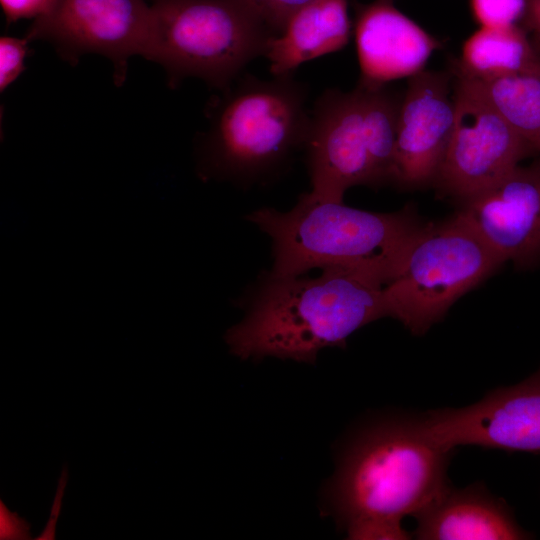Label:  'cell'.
I'll list each match as a JSON object with an SVG mask.
<instances>
[{"label":"cell","instance_id":"6da1fadb","mask_svg":"<svg viewBox=\"0 0 540 540\" xmlns=\"http://www.w3.org/2000/svg\"><path fill=\"white\" fill-rule=\"evenodd\" d=\"M385 285L376 273L354 267L326 268L315 277L264 271L225 341L243 360L314 363L323 349L343 348L355 331L388 317Z\"/></svg>","mask_w":540,"mask_h":540},{"label":"cell","instance_id":"7a4b0ae2","mask_svg":"<svg viewBox=\"0 0 540 540\" xmlns=\"http://www.w3.org/2000/svg\"><path fill=\"white\" fill-rule=\"evenodd\" d=\"M454 450L436 441L420 416H391L359 430L328 489L349 539H411L402 526L449 484Z\"/></svg>","mask_w":540,"mask_h":540},{"label":"cell","instance_id":"3957f363","mask_svg":"<svg viewBox=\"0 0 540 540\" xmlns=\"http://www.w3.org/2000/svg\"><path fill=\"white\" fill-rule=\"evenodd\" d=\"M271 239L273 264L280 275H304L314 268H361L389 283L427 222L413 206L396 212L353 208L343 201L303 193L282 212L259 208L245 216Z\"/></svg>","mask_w":540,"mask_h":540},{"label":"cell","instance_id":"277c9868","mask_svg":"<svg viewBox=\"0 0 540 540\" xmlns=\"http://www.w3.org/2000/svg\"><path fill=\"white\" fill-rule=\"evenodd\" d=\"M307 98L308 85L293 73L238 77L208 106L209 127L196 140L198 176L241 186L277 177L304 149Z\"/></svg>","mask_w":540,"mask_h":540},{"label":"cell","instance_id":"5b68a950","mask_svg":"<svg viewBox=\"0 0 540 540\" xmlns=\"http://www.w3.org/2000/svg\"><path fill=\"white\" fill-rule=\"evenodd\" d=\"M400 100L387 84L360 81L319 96L303 149L311 192L343 201L353 186L391 184Z\"/></svg>","mask_w":540,"mask_h":540},{"label":"cell","instance_id":"8992f818","mask_svg":"<svg viewBox=\"0 0 540 540\" xmlns=\"http://www.w3.org/2000/svg\"><path fill=\"white\" fill-rule=\"evenodd\" d=\"M150 1L149 61L162 66L171 88L196 77L226 90L275 35L244 0Z\"/></svg>","mask_w":540,"mask_h":540},{"label":"cell","instance_id":"52a82bcc","mask_svg":"<svg viewBox=\"0 0 540 540\" xmlns=\"http://www.w3.org/2000/svg\"><path fill=\"white\" fill-rule=\"evenodd\" d=\"M503 264L462 211L427 222L395 277L384 286L388 317L411 334L424 335L459 298Z\"/></svg>","mask_w":540,"mask_h":540},{"label":"cell","instance_id":"ba28073f","mask_svg":"<svg viewBox=\"0 0 540 540\" xmlns=\"http://www.w3.org/2000/svg\"><path fill=\"white\" fill-rule=\"evenodd\" d=\"M24 37L49 42L72 66L85 54L105 56L113 64L115 85L121 86L130 57L149 60L153 13L146 0H57Z\"/></svg>","mask_w":540,"mask_h":540},{"label":"cell","instance_id":"9c48e42d","mask_svg":"<svg viewBox=\"0 0 540 540\" xmlns=\"http://www.w3.org/2000/svg\"><path fill=\"white\" fill-rule=\"evenodd\" d=\"M454 78L455 125L432 186L463 204L535 154L483 97Z\"/></svg>","mask_w":540,"mask_h":540},{"label":"cell","instance_id":"30bf717a","mask_svg":"<svg viewBox=\"0 0 540 540\" xmlns=\"http://www.w3.org/2000/svg\"><path fill=\"white\" fill-rule=\"evenodd\" d=\"M420 417L426 431L450 450L471 445L540 454V367L471 405L429 410Z\"/></svg>","mask_w":540,"mask_h":540},{"label":"cell","instance_id":"8fae6325","mask_svg":"<svg viewBox=\"0 0 540 540\" xmlns=\"http://www.w3.org/2000/svg\"><path fill=\"white\" fill-rule=\"evenodd\" d=\"M451 76L424 69L409 78L399 105L391 178L400 189L433 185L455 125Z\"/></svg>","mask_w":540,"mask_h":540},{"label":"cell","instance_id":"7c38bea8","mask_svg":"<svg viewBox=\"0 0 540 540\" xmlns=\"http://www.w3.org/2000/svg\"><path fill=\"white\" fill-rule=\"evenodd\" d=\"M459 210L504 263L520 270L540 264V159L517 166Z\"/></svg>","mask_w":540,"mask_h":540},{"label":"cell","instance_id":"4fadbf2b","mask_svg":"<svg viewBox=\"0 0 540 540\" xmlns=\"http://www.w3.org/2000/svg\"><path fill=\"white\" fill-rule=\"evenodd\" d=\"M354 36L360 82L386 85L425 69L440 40L398 10L393 0L355 7Z\"/></svg>","mask_w":540,"mask_h":540},{"label":"cell","instance_id":"5bb4252c","mask_svg":"<svg viewBox=\"0 0 540 540\" xmlns=\"http://www.w3.org/2000/svg\"><path fill=\"white\" fill-rule=\"evenodd\" d=\"M413 537L419 540H522L533 535L522 528L509 505L475 483L448 485L413 515Z\"/></svg>","mask_w":540,"mask_h":540},{"label":"cell","instance_id":"9a60e30c","mask_svg":"<svg viewBox=\"0 0 540 540\" xmlns=\"http://www.w3.org/2000/svg\"><path fill=\"white\" fill-rule=\"evenodd\" d=\"M349 0H312L293 13L270 38L265 56L274 76L292 74L301 64L343 49L352 35Z\"/></svg>","mask_w":540,"mask_h":540},{"label":"cell","instance_id":"2e32d148","mask_svg":"<svg viewBox=\"0 0 540 540\" xmlns=\"http://www.w3.org/2000/svg\"><path fill=\"white\" fill-rule=\"evenodd\" d=\"M452 72L473 79L540 72V50L521 25L479 27L463 43Z\"/></svg>","mask_w":540,"mask_h":540},{"label":"cell","instance_id":"e0dca14e","mask_svg":"<svg viewBox=\"0 0 540 540\" xmlns=\"http://www.w3.org/2000/svg\"><path fill=\"white\" fill-rule=\"evenodd\" d=\"M452 74L483 97L540 156V72L491 79Z\"/></svg>","mask_w":540,"mask_h":540},{"label":"cell","instance_id":"ac0fdd59","mask_svg":"<svg viewBox=\"0 0 540 540\" xmlns=\"http://www.w3.org/2000/svg\"><path fill=\"white\" fill-rule=\"evenodd\" d=\"M527 0H470V9L479 27L521 25Z\"/></svg>","mask_w":540,"mask_h":540},{"label":"cell","instance_id":"d6986e66","mask_svg":"<svg viewBox=\"0 0 540 540\" xmlns=\"http://www.w3.org/2000/svg\"><path fill=\"white\" fill-rule=\"evenodd\" d=\"M29 41L23 38H0V90L3 92L26 69L24 60L29 52Z\"/></svg>","mask_w":540,"mask_h":540},{"label":"cell","instance_id":"ffe728a7","mask_svg":"<svg viewBox=\"0 0 540 540\" xmlns=\"http://www.w3.org/2000/svg\"><path fill=\"white\" fill-rule=\"evenodd\" d=\"M264 21L268 28L279 34L290 16L312 0H244Z\"/></svg>","mask_w":540,"mask_h":540},{"label":"cell","instance_id":"44dd1931","mask_svg":"<svg viewBox=\"0 0 540 540\" xmlns=\"http://www.w3.org/2000/svg\"><path fill=\"white\" fill-rule=\"evenodd\" d=\"M57 0H0L7 24L46 14Z\"/></svg>","mask_w":540,"mask_h":540},{"label":"cell","instance_id":"7402d4cb","mask_svg":"<svg viewBox=\"0 0 540 540\" xmlns=\"http://www.w3.org/2000/svg\"><path fill=\"white\" fill-rule=\"evenodd\" d=\"M29 536V526L26 521L1 503V539H25Z\"/></svg>","mask_w":540,"mask_h":540},{"label":"cell","instance_id":"603a6c76","mask_svg":"<svg viewBox=\"0 0 540 540\" xmlns=\"http://www.w3.org/2000/svg\"><path fill=\"white\" fill-rule=\"evenodd\" d=\"M521 26L540 50V0H527V7Z\"/></svg>","mask_w":540,"mask_h":540},{"label":"cell","instance_id":"cb8c5ba5","mask_svg":"<svg viewBox=\"0 0 540 540\" xmlns=\"http://www.w3.org/2000/svg\"><path fill=\"white\" fill-rule=\"evenodd\" d=\"M66 478L59 481V487L57 489L56 496L53 500L50 518L45 526V529L40 534L38 539H53L55 535L56 521L59 516L62 504L63 493L65 490Z\"/></svg>","mask_w":540,"mask_h":540}]
</instances>
